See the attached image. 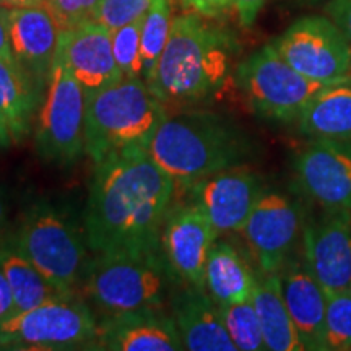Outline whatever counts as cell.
Masks as SVG:
<instances>
[{"instance_id": "6da1fadb", "label": "cell", "mask_w": 351, "mask_h": 351, "mask_svg": "<svg viewBox=\"0 0 351 351\" xmlns=\"http://www.w3.org/2000/svg\"><path fill=\"white\" fill-rule=\"evenodd\" d=\"M174 189V179L142 145L96 163L85 212V234L91 251L161 252V232Z\"/></svg>"}, {"instance_id": "7a4b0ae2", "label": "cell", "mask_w": 351, "mask_h": 351, "mask_svg": "<svg viewBox=\"0 0 351 351\" xmlns=\"http://www.w3.org/2000/svg\"><path fill=\"white\" fill-rule=\"evenodd\" d=\"M232 41L207 19L187 12L174 16L169 39L148 86L166 109L212 98L231 69Z\"/></svg>"}, {"instance_id": "3957f363", "label": "cell", "mask_w": 351, "mask_h": 351, "mask_svg": "<svg viewBox=\"0 0 351 351\" xmlns=\"http://www.w3.org/2000/svg\"><path fill=\"white\" fill-rule=\"evenodd\" d=\"M145 150L176 182L191 186L207 176L239 166L251 153L238 127L207 112L166 116Z\"/></svg>"}, {"instance_id": "277c9868", "label": "cell", "mask_w": 351, "mask_h": 351, "mask_svg": "<svg viewBox=\"0 0 351 351\" xmlns=\"http://www.w3.org/2000/svg\"><path fill=\"white\" fill-rule=\"evenodd\" d=\"M168 116L143 78H122L86 91L85 153L96 163L135 145L147 147Z\"/></svg>"}, {"instance_id": "5b68a950", "label": "cell", "mask_w": 351, "mask_h": 351, "mask_svg": "<svg viewBox=\"0 0 351 351\" xmlns=\"http://www.w3.org/2000/svg\"><path fill=\"white\" fill-rule=\"evenodd\" d=\"M178 282L163 251L155 254H96L85 276L86 295L106 314L161 307Z\"/></svg>"}, {"instance_id": "8992f818", "label": "cell", "mask_w": 351, "mask_h": 351, "mask_svg": "<svg viewBox=\"0 0 351 351\" xmlns=\"http://www.w3.org/2000/svg\"><path fill=\"white\" fill-rule=\"evenodd\" d=\"M12 243L64 295L85 283L90 261L80 232L52 205H33Z\"/></svg>"}, {"instance_id": "52a82bcc", "label": "cell", "mask_w": 351, "mask_h": 351, "mask_svg": "<svg viewBox=\"0 0 351 351\" xmlns=\"http://www.w3.org/2000/svg\"><path fill=\"white\" fill-rule=\"evenodd\" d=\"M99 322L75 295L20 311L0 324L3 350H93Z\"/></svg>"}, {"instance_id": "ba28073f", "label": "cell", "mask_w": 351, "mask_h": 351, "mask_svg": "<svg viewBox=\"0 0 351 351\" xmlns=\"http://www.w3.org/2000/svg\"><path fill=\"white\" fill-rule=\"evenodd\" d=\"M236 82L252 111L263 119L276 122L300 119L309 101L327 85L301 75L271 44L239 64Z\"/></svg>"}, {"instance_id": "9c48e42d", "label": "cell", "mask_w": 351, "mask_h": 351, "mask_svg": "<svg viewBox=\"0 0 351 351\" xmlns=\"http://www.w3.org/2000/svg\"><path fill=\"white\" fill-rule=\"evenodd\" d=\"M86 91L57 52L38 109V152L49 163L67 166L85 153Z\"/></svg>"}, {"instance_id": "30bf717a", "label": "cell", "mask_w": 351, "mask_h": 351, "mask_svg": "<svg viewBox=\"0 0 351 351\" xmlns=\"http://www.w3.org/2000/svg\"><path fill=\"white\" fill-rule=\"evenodd\" d=\"M270 44L311 80L332 83L351 77V46L327 15L302 16Z\"/></svg>"}, {"instance_id": "8fae6325", "label": "cell", "mask_w": 351, "mask_h": 351, "mask_svg": "<svg viewBox=\"0 0 351 351\" xmlns=\"http://www.w3.org/2000/svg\"><path fill=\"white\" fill-rule=\"evenodd\" d=\"M304 226V215L295 200L282 192H263L243 234L262 274H276L293 257Z\"/></svg>"}, {"instance_id": "7c38bea8", "label": "cell", "mask_w": 351, "mask_h": 351, "mask_svg": "<svg viewBox=\"0 0 351 351\" xmlns=\"http://www.w3.org/2000/svg\"><path fill=\"white\" fill-rule=\"evenodd\" d=\"M302 258L324 291L351 287V210H326L304 219Z\"/></svg>"}, {"instance_id": "4fadbf2b", "label": "cell", "mask_w": 351, "mask_h": 351, "mask_svg": "<svg viewBox=\"0 0 351 351\" xmlns=\"http://www.w3.org/2000/svg\"><path fill=\"white\" fill-rule=\"evenodd\" d=\"M217 236L207 213L195 202L171 208L166 215L161 251L182 285L205 288V265Z\"/></svg>"}, {"instance_id": "5bb4252c", "label": "cell", "mask_w": 351, "mask_h": 351, "mask_svg": "<svg viewBox=\"0 0 351 351\" xmlns=\"http://www.w3.org/2000/svg\"><path fill=\"white\" fill-rule=\"evenodd\" d=\"M301 191L326 210H351V142L313 138L295 161Z\"/></svg>"}, {"instance_id": "9a60e30c", "label": "cell", "mask_w": 351, "mask_h": 351, "mask_svg": "<svg viewBox=\"0 0 351 351\" xmlns=\"http://www.w3.org/2000/svg\"><path fill=\"white\" fill-rule=\"evenodd\" d=\"M189 187L192 189V202L207 213L218 234L243 231L265 192L261 178L241 166L207 176Z\"/></svg>"}, {"instance_id": "2e32d148", "label": "cell", "mask_w": 351, "mask_h": 351, "mask_svg": "<svg viewBox=\"0 0 351 351\" xmlns=\"http://www.w3.org/2000/svg\"><path fill=\"white\" fill-rule=\"evenodd\" d=\"M93 350L179 351L184 350L173 315L161 307L106 314L99 322Z\"/></svg>"}, {"instance_id": "e0dca14e", "label": "cell", "mask_w": 351, "mask_h": 351, "mask_svg": "<svg viewBox=\"0 0 351 351\" xmlns=\"http://www.w3.org/2000/svg\"><path fill=\"white\" fill-rule=\"evenodd\" d=\"M3 13L13 59L44 90L59 47V25L44 5L3 8Z\"/></svg>"}, {"instance_id": "ac0fdd59", "label": "cell", "mask_w": 351, "mask_h": 351, "mask_svg": "<svg viewBox=\"0 0 351 351\" xmlns=\"http://www.w3.org/2000/svg\"><path fill=\"white\" fill-rule=\"evenodd\" d=\"M57 52L85 91H96L124 78L112 52L111 32L96 20L60 32Z\"/></svg>"}, {"instance_id": "d6986e66", "label": "cell", "mask_w": 351, "mask_h": 351, "mask_svg": "<svg viewBox=\"0 0 351 351\" xmlns=\"http://www.w3.org/2000/svg\"><path fill=\"white\" fill-rule=\"evenodd\" d=\"M282 296L304 350L326 351L327 293L307 269L304 258L291 257L278 270Z\"/></svg>"}, {"instance_id": "ffe728a7", "label": "cell", "mask_w": 351, "mask_h": 351, "mask_svg": "<svg viewBox=\"0 0 351 351\" xmlns=\"http://www.w3.org/2000/svg\"><path fill=\"white\" fill-rule=\"evenodd\" d=\"M184 350L238 351L228 333L219 306L205 288L184 285L171 300Z\"/></svg>"}, {"instance_id": "44dd1931", "label": "cell", "mask_w": 351, "mask_h": 351, "mask_svg": "<svg viewBox=\"0 0 351 351\" xmlns=\"http://www.w3.org/2000/svg\"><path fill=\"white\" fill-rule=\"evenodd\" d=\"M298 124L311 138L351 142V77L327 83L309 101Z\"/></svg>"}, {"instance_id": "7402d4cb", "label": "cell", "mask_w": 351, "mask_h": 351, "mask_svg": "<svg viewBox=\"0 0 351 351\" xmlns=\"http://www.w3.org/2000/svg\"><path fill=\"white\" fill-rule=\"evenodd\" d=\"M256 282L241 254L231 244L215 241L205 265V289L213 301L228 306L251 300Z\"/></svg>"}, {"instance_id": "603a6c76", "label": "cell", "mask_w": 351, "mask_h": 351, "mask_svg": "<svg viewBox=\"0 0 351 351\" xmlns=\"http://www.w3.org/2000/svg\"><path fill=\"white\" fill-rule=\"evenodd\" d=\"M252 304L261 320L262 335L267 350L271 351H302L300 335L293 324L280 288L278 271L262 274L252 291Z\"/></svg>"}, {"instance_id": "cb8c5ba5", "label": "cell", "mask_w": 351, "mask_h": 351, "mask_svg": "<svg viewBox=\"0 0 351 351\" xmlns=\"http://www.w3.org/2000/svg\"><path fill=\"white\" fill-rule=\"evenodd\" d=\"M43 88L19 64L0 60V114L15 142L32 129L34 112L41 106Z\"/></svg>"}, {"instance_id": "d4e9b609", "label": "cell", "mask_w": 351, "mask_h": 351, "mask_svg": "<svg viewBox=\"0 0 351 351\" xmlns=\"http://www.w3.org/2000/svg\"><path fill=\"white\" fill-rule=\"evenodd\" d=\"M0 270L10 285L16 313L33 309L56 298L70 296L52 287L46 276L15 247L12 241L0 244Z\"/></svg>"}, {"instance_id": "484cf974", "label": "cell", "mask_w": 351, "mask_h": 351, "mask_svg": "<svg viewBox=\"0 0 351 351\" xmlns=\"http://www.w3.org/2000/svg\"><path fill=\"white\" fill-rule=\"evenodd\" d=\"M173 25L171 0H155L147 12L142 26V78L150 82L155 69L169 39Z\"/></svg>"}, {"instance_id": "4316f807", "label": "cell", "mask_w": 351, "mask_h": 351, "mask_svg": "<svg viewBox=\"0 0 351 351\" xmlns=\"http://www.w3.org/2000/svg\"><path fill=\"white\" fill-rule=\"evenodd\" d=\"M219 313H221L226 330L238 351L267 350L261 320H258L257 311L252 304V298L243 302L219 306Z\"/></svg>"}, {"instance_id": "83f0119b", "label": "cell", "mask_w": 351, "mask_h": 351, "mask_svg": "<svg viewBox=\"0 0 351 351\" xmlns=\"http://www.w3.org/2000/svg\"><path fill=\"white\" fill-rule=\"evenodd\" d=\"M351 350V289L327 293L326 351Z\"/></svg>"}, {"instance_id": "f1b7e54d", "label": "cell", "mask_w": 351, "mask_h": 351, "mask_svg": "<svg viewBox=\"0 0 351 351\" xmlns=\"http://www.w3.org/2000/svg\"><path fill=\"white\" fill-rule=\"evenodd\" d=\"M145 19V16H143ZM143 19L111 32L112 52L124 78H142Z\"/></svg>"}, {"instance_id": "f546056e", "label": "cell", "mask_w": 351, "mask_h": 351, "mask_svg": "<svg viewBox=\"0 0 351 351\" xmlns=\"http://www.w3.org/2000/svg\"><path fill=\"white\" fill-rule=\"evenodd\" d=\"M155 0H101L93 20L104 25L109 32L134 23L147 15Z\"/></svg>"}, {"instance_id": "4dcf8cb0", "label": "cell", "mask_w": 351, "mask_h": 351, "mask_svg": "<svg viewBox=\"0 0 351 351\" xmlns=\"http://www.w3.org/2000/svg\"><path fill=\"white\" fill-rule=\"evenodd\" d=\"M101 0H44V7L54 16L60 32L93 20Z\"/></svg>"}, {"instance_id": "1f68e13d", "label": "cell", "mask_w": 351, "mask_h": 351, "mask_svg": "<svg viewBox=\"0 0 351 351\" xmlns=\"http://www.w3.org/2000/svg\"><path fill=\"white\" fill-rule=\"evenodd\" d=\"M181 3L187 12L205 19H219L234 8V0H181Z\"/></svg>"}, {"instance_id": "d6a6232c", "label": "cell", "mask_w": 351, "mask_h": 351, "mask_svg": "<svg viewBox=\"0 0 351 351\" xmlns=\"http://www.w3.org/2000/svg\"><path fill=\"white\" fill-rule=\"evenodd\" d=\"M326 15L339 26L351 46V0H328Z\"/></svg>"}, {"instance_id": "836d02e7", "label": "cell", "mask_w": 351, "mask_h": 351, "mask_svg": "<svg viewBox=\"0 0 351 351\" xmlns=\"http://www.w3.org/2000/svg\"><path fill=\"white\" fill-rule=\"evenodd\" d=\"M267 0H234V10L244 28L254 25Z\"/></svg>"}, {"instance_id": "e575fe53", "label": "cell", "mask_w": 351, "mask_h": 351, "mask_svg": "<svg viewBox=\"0 0 351 351\" xmlns=\"http://www.w3.org/2000/svg\"><path fill=\"white\" fill-rule=\"evenodd\" d=\"M16 313L15 301H13L10 285H8L5 275L0 270V324Z\"/></svg>"}, {"instance_id": "d590c367", "label": "cell", "mask_w": 351, "mask_h": 351, "mask_svg": "<svg viewBox=\"0 0 351 351\" xmlns=\"http://www.w3.org/2000/svg\"><path fill=\"white\" fill-rule=\"evenodd\" d=\"M0 60H7V62H15L12 54L10 47V39H8V29H7V21H5V13L3 8L0 7Z\"/></svg>"}, {"instance_id": "8d00e7d4", "label": "cell", "mask_w": 351, "mask_h": 351, "mask_svg": "<svg viewBox=\"0 0 351 351\" xmlns=\"http://www.w3.org/2000/svg\"><path fill=\"white\" fill-rule=\"evenodd\" d=\"M44 5V0H0L2 8H26Z\"/></svg>"}, {"instance_id": "74e56055", "label": "cell", "mask_w": 351, "mask_h": 351, "mask_svg": "<svg viewBox=\"0 0 351 351\" xmlns=\"http://www.w3.org/2000/svg\"><path fill=\"white\" fill-rule=\"evenodd\" d=\"M12 142H13V137H12L10 127H8L7 121L3 119V116L0 114V148L8 147Z\"/></svg>"}, {"instance_id": "f35d334b", "label": "cell", "mask_w": 351, "mask_h": 351, "mask_svg": "<svg viewBox=\"0 0 351 351\" xmlns=\"http://www.w3.org/2000/svg\"><path fill=\"white\" fill-rule=\"evenodd\" d=\"M3 221H5V205H3L2 197H0V230H2Z\"/></svg>"}, {"instance_id": "ab89813d", "label": "cell", "mask_w": 351, "mask_h": 351, "mask_svg": "<svg viewBox=\"0 0 351 351\" xmlns=\"http://www.w3.org/2000/svg\"><path fill=\"white\" fill-rule=\"evenodd\" d=\"M350 289H351V287H350Z\"/></svg>"}]
</instances>
